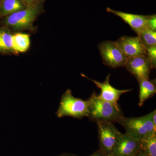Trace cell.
Returning a JSON list of instances; mask_svg holds the SVG:
<instances>
[{
    "label": "cell",
    "instance_id": "obj_23",
    "mask_svg": "<svg viewBox=\"0 0 156 156\" xmlns=\"http://www.w3.org/2000/svg\"><path fill=\"white\" fill-rule=\"evenodd\" d=\"M57 156H78L76 155L75 154H69V153H65L62 154L61 155Z\"/></svg>",
    "mask_w": 156,
    "mask_h": 156
},
{
    "label": "cell",
    "instance_id": "obj_15",
    "mask_svg": "<svg viewBox=\"0 0 156 156\" xmlns=\"http://www.w3.org/2000/svg\"><path fill=\"white\" fill-rule=\"evenodd\" d=\"M12 35L7 28L0 27V53L13 51Z\"/></svg>",
    "mask_w": 156,
    "mask_h": 156
},
{
    "label": "cell",
    "instance_id": "obj_8",
    "mask_svg": "<svg viewBox=\"0 0 156 156\" xmlns=\"http://www.w3.org/2000/svg\"><path fill=\"white\" fill-rule=\"evenodd\" d=\"M116 42L128 58L146 56V49L138 36H122Z\"/></svg>",
    "mask_w": 156,
    "mask_h": 156
},
{
    "label": "cell",
    "instance_id": "obj_2",
    "mask_svg": "<svg viewBox=\"0 0 156 156\" xmlns=\"http://www.w3.org/2000/svg\"><path fill=\"white\" fill-rule=\"evenodd\" d=\"M152 112L140 117L123 116L118 123L122 125L126 134L140 141L149 135L156 134V127L152 121Z\"/></svg>",
    "mask_w": 156,
    "mask_h": 156
},
{
    "label": "cell",
    "instance_id": "obj_4",
    "mask_svg": "<svg viewBox=\"0 0 156 156\" xmlns=\"http://www.w3.org/2000/svg\"><path fill=\"white\" fill-rule=\"evenodd\" d=\"M98 130L99 150L105 156H112L122 133L108 121H99L97 122Z\"/></svg>",
    "mask_w": 156,
    "mask_h": 156
},
{
    "label": "cell",
    "instance_id": "obj_6",
    "mask_svg": "<svg viewBox=\"0 0 156 156\" xmlns=\"http://www.w3.org/2000/svg\"><path fill=\"white\" fill-rule=\"evenodd\" d=\"M98 48L105 65L114 69L125 66L128 58L116 41H104L98 44Z\"/></svg>",
    "mask_w": 156,
    "mask_h": 156
},
{
    "label": "cell",
    "instance_id": "obj_1",
    "mask_svg": "<svg viewBox=\"0 0 156 156\" xmlns=\"http://www.w3.org/2000/svg\"><path fill=\"white\" fill-rule=\"evenodd\" d=\"M89 114L90 120L97 122L99 121L118 122L123 116L122 112L118 104L100 99L95 92L88 99Z\"/></svg>",
    "mask_w": 156,
    "mask_h": 156
},
{
    "label": "cell",
    "instance_id": "obj_17",
    "mask_svg": "<svg viewBox=\"0 0 156 156\" xmlns=\"http://www.w3.org/2000/svg\"><path fill=\"white\" fill-rule=\"evenodd\" d=\"M146 50L156 46V31L149 28L142 30L137 34Z\"/></svg>",
    "mask_w": 156,
    "mask_h": 156
},
{
    "label": "cell",
    "instance_id": "obj_9",
    "mask_svg": "<svg viewBox=\"0 0 156 156\" xmlns=\"http://www.w3.org/2000/svg\"><path fill=\"white\" fill-rule=\"evenodd\" d=\"M82 75L92 81L97 86L98 88L101 89L100 94L98 95V97L100 99L111 103L118 104V101L121 95L132 90L130 89L119 90L113 87L110 84V74L107 76L105 80L102 83L90 79L83 74H82Z\"/></svg>",
    "mask_w": 156,
    "mask_h": 156
},
{
    "label": "cell",
    "instance_id": "obj_20",
    "mask_svg": "<svg viewBox=\"0 0 156 156\" xmlns=\"http://www.w3.org/2000/svg\"><path fill=\"white\" fill-rule=\"evenodd\" d=\"M27 6L33 5L43 2L44 0H22Z\"/></svg>",
    "mask_w": 156,
    "mask_h": 156
},
{
    "label": "cell",
    "instance_id": "obj_5",
    "mask_svg": "<svg viewBox=\"0 0 156 156\" xmlns=\"http://www.w3.org/2000/svg\"><path fill=\"white\" fill-rule=\"evenodd\" d=\"M43 10V3L27 6L25 9L3 17V23L15 29H22L30 25Z\"/></svg>",
    "mask_w": 156,
    "mask_h": 156
},
{
    "label": "cell",
    "instance_id": "obj_16",
    "mask_svg": "<svg viewBox=\"0 0 156 156\" xmlns=\"http://www.w3.org/2000/svg\"><path fill=\"white\" fill-rule=\"evenodd\" d=\"M140 149L147 156H156V134L149 135L139 141Z\"/></svg>",
    "mask_w": 156,
    "mask_h": 156
},
{
    "label": "cell",
    "instance_id": "obj_3",
    "mask_svg": "<svg viewBox=\"0 0 156 156\" xmlns=\"http://www.w3.org/2000/svg\"><path fill=\"white\" fill-rule=\"evenodd\" d=\"M89 101L76 98L73 95L71 90L67 89L62 96L56 112L58 118L70 116L80 119L88 117Z\"/></svg>",
    "mask_w": 156,
    "mask_h": 156
},
{
    "label": "cell",
    "instance_id": "obj_7",
    "mask_svg": "<svg viewBox=\"0 0 156 156\" xmlns=\"http://www.w3.org/2000/svg\"><path fill=\"white\" fill-rule=\"evenodd\" d=\"M128 72L138 81L149 79L151 66L146 56L128 58L126 66Z\"/></svg>",
    "mask_w": 156,
    "mask_h": 156
},
{
    "label": "cell",
    "instance_id": "obj_21",
    "mask_svg": "<svg viewBox=\"0 0 156 156\" xmlns=\"http://www.w3.org/2000/svg\"><path fill=\"white\" fill-rule=\"evenodd\" d=\"M89 156H105L99 150L96 151V152L92 154L91 155Z\"/></svg>",
    "mask_w": 156,
    "mask_h": 156
},
{
    "label": "cell",
    "instance_id": "obj_14",
    "mask_svg": "<svg viewBox=\"0 0 156 156\" xmlns=\"http://www.w3.org/2000/svg\"><path fill=\"white\" fill-rule=\"evenodd\" d=\"M13 51L23 53L27 51L30 46V38L28 34L17 33L12 35Z\"/></svg>",
    "mask_w": 156,
    "mask_h": 156
},
{
    "label": "cell",
    "instance_id": "obj_13",
    "mask_svg": "<svg viewBox=\"0 0 156 156\" xmlns=\"http://www.w3.org/2000/svg\"><path fill=\"white\" fill-rule=\"evenodd\" d=\"M27 7L22 0H2L0 2V17H6Z\"/></svg>",
    "mask_w": 156,
    "mask_h": 156
},
{
    "label": "cell",
    "instance_id": "obj_12",
    "mask_svg": "<svg viewBox=\"0 0 156 156\" xmlns=\"http://www.w3.org/2000/svg\"><path fill=\"white\" fill-rule=\"evenodd\" d=\"M138 83L140 87L138 105L140 106H142L146 101L156 94V80L151 81L149 80H142L138 81Z\"/></svg>",
    "mask_w": 156,
    "mask_h": 156
},
{
    "label": "cell",
    "instance_id": "obj_19",
    "mask_svg": "<svg viewBox=\"0 0 156 156\" xmlns=\"http://www.w3.org/2000/svg\"><path fill=\"white\" fill-rule=\"evenodd\" d=\"M148 27L149 28L156 30V16L155 14L150 15L149 19L148 21Z\"/></svg>",
    "mask_w": 156,
    "mask_h": 156
},
{
    "label": "cell",
    "instance_id": "obj_11",
    "mask_svg": "<svg viewBox=\"0 0 156 156\" xmlns=\"http://www.w3.org/2000/svg\"><path fill=\"white\" fill-rule=\"evenodd\" d=\"M140 150L139 141L122 133L112 156H135Z\"/></svg>",
    "mask_w": 156,
    "mask_h": 156
},
{
    "label": "cell",
    "instance_id": "obj_10",
    "mask_svg": "<svg viewBox=\"0 0 156 156\" xmlns=\"http://www.w3.org/2000/svg\"><path fill=\"white\" fill-rule=\"evenodd\" d=\"M106 11L122 18L137 34L145 29L149 28L147 23L150 15L130 14L115 11L109 8H107Z\"/></svg>",
    "mask_w": 156,
    "mask_h": 156
},
{
    "label": "cell",
    "instance_id": "obj_24",
    "mask_svg": "<svg viewBox=\"0 0 156 156\" xmlns=\"http://www.w3.org/2000/svg\"><path fill=\"white\" fill-rule=\"evenodd\" d=\"M1 1H2V0H0V2H1Z\"/></svg>",
    "mask_w": 156,
    "mask_h": 156
},
{
    "label": "cell",
    "instance_id": "obj_25",
    "mask_svg": "<svg viewBox=\"0 0 156 156\" xmlns=\"http://www.w3.org/2000/svg\"><path fill=\"white\" fill-rule=\"evenodd\" d=\"M0 18H1V17H0Z\"/></svg>",
    "mask_w": 156,
    "mask_h": 156
},
{
    "label": "cell",
    "instance_id": "obj_18",
    "mask_svg": "<svg viewBox=\"0 0 156 156\" xmlns=\"http://www.w3.org/2000/svg\"><path fill=\"white\" fill-rule=\"evenodd\" d=\"M146 56L152 69L156 67V46L146 50Z\"/></svg>",
    "mask_w": 156,
    "mask_h": 156
},
{
    "label": "cell",
    "instance_id": "obj_22",
    "mask_svg": "<svg viewBox=\"0 0 156 156\" xmlns=\"http://www.w3.org/2000/svg\"><path fill=\"white\" fill-rule=\"evenodd\" d=\"M135 156H147L142 151L140 150L137 153V154Z\"/></svg>",
    "mask_w": 156,
    "mask_h": 156
}]
</instances>
